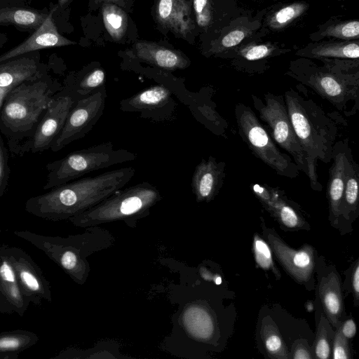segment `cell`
<instances>
[{"label":"cell","mask_w":359,"mask_h":359,"mask_svg":"<svg viewBox=\"0 0 359 359\" xmlns=\"http://www.w3.org/2000/svg\"><path fill=\"white\" fill-rule=\"evenodd\" d=\"M250 34V31L245 27H239L231 30L222 39L219 51L238 45Z\"/></svg>","instance_id":"38"},{"label":"cell","mask_w":359,"mask_h":359,"mask_svg":"<svg viewBox=\"0 0 359 359\" xmlns=\"http://www.w3.org/2000/svg\"><path fill=\"white\" fill-rule=\"evenodd\" d=\"M252 246L257 265L262 269L273 271L277 278L279 279L280 275L274 266L271 251L268 244L259 235H255Z\"/></svg>","instance_id":"32"},{"label":"cell","mask_w":359,"mask_h":359,"mask_svg":"<svg viewBox=\"0 0 359 359\" xmlns=\"http://www.w3.org/2000/svg\"><path fill=\"white\" fill-rule=\"evenodd\" d=\"M72 1L73 0H57V4H55V10L53 14L55 23L58 20L62 13L65 11Z\"/></svg>","instance_id":"41"},{"label":"cell","mask_w":359,"mask_h":359,"mask_svg":"<svg viewBox=\"0 0 359 359\" xmlns=\"http://www.w3.org/2000/svg\"><path fill=\"white\" fill-rule=\"evenodd\" d=\"M307 90L290 88L284 94L287 111L295 134L305 154L310 186L321 191L317 162H331L333 147L343 118L326 112L307 95Z\"/></svg>","instance_id":"1"},{"label":"cell","mask_w":359,"mask_h":359,"mask_svg":"<svg viewBox=\"0 0 359 359\" xmlns=\"http://www.w3.org/2000/svg\"><path fill=\"white\" fill-rule=\"evenodd\" d=\"M293 358L296 359H310L312 356L306 346L301 343L297 344L294 347Z\"/></svg>","instance_id":"42"},{"label":"cell","mask_w":359,"mask_h":359,"mask_svg":"<svg viewBox=\"0 0 359 359\" xmlns=\"http://www.w3.org/2000/svg\"><path fill=\"white\" fill-rule=\"evenodd\" d=\"M238 133L252 154L278 175L296 178L299 170L292 157L282 152L252 108L238 103L234 109Z\"/></svg>","instance_id":"6"},{"label":"cell","mask_w":359,"mask_h":359,"mask_svg":"<svg viewBox=\"0 0 359 359\" xmlns=\"http://www.w3.org/2000/svg\"><path fill=\"white\" fill-rule=\"evenodd\" d=\"M8 41V37L6 33L0 32V50L6 45Z\"/></svg>","instance_id":"45"},{"label":"cell","mask_w":359,"mask_h":359,"mask_svg":"<svg viewBox=\"0 0 359 359\" xmlns=\"http://www.w3.org/2000/svg\"><path fill=\"white\" fill-rule=\"evenodd\" d=\"M353 156L349 140L337 141L333 147L332 165L329 169L327 187L330 217L337 219L341 215L345 177L351 158Z\"/></svg>","instance_id":"14"},{"label":"cell","mask_w":359,"mask_h":359,"mask_svg":"<svg viewBox=\"0 0 359 359\" xmlns=\"http://www.w3.org/2000/svg\"><path fill=\"white\" fill-rule=\"evenodd\" d=\"M102 13L104 27L110 36L114 41L121 40L128 27V17L125 11L116 4L105 3L102 6Z\"/></svg>","instance_id":"26"},{"label":"cell","mask_w":359,"mask_h":359,"mask_svg":"<svg viewBox=\"0 0 359 359\" xmlns=\"http://www.w3.org/2000/svg\"><path fill=\"white\" fill-rule=\"evenodd\" d=\"M310 55L314 57H338L357 60L359 56L358 43V41H353L318 44L311 50Z\"/></svg>","instance_id":"29"},{"label":"cell","mask_w":359,"mask_h":359,"mask_svg":"<svg viewBox=\"0 0 359 359\" xmlns=\"http://www.w3.org/2000/svg\"><path fill=\"white\" fill-rule=\"evenodd\" d=\"M137 154L126 149H116L111 142H102L68 154L48 163L44 189H53L95 170L133 161Z\"/></svg>","instance_id":"5"},{"label":"cell","mask_w":359,"mask_h":359,"mask_svg":"<svg viewBox=\"0 0 359 359\" xmlns=\"http://www.w3.org/2000/svg\"><path fill=\"white\" fill-rule=\"evenodd\" d=\"M133 167L77 179L29 198V212L48 219L62 220L76 216L122 189L135 175Z\"/></svg>","instance_id":"2"},{"label":"cell","mask_w":359,"mask_h":359,"mask_svg":"<svg viewBox=\"0 0 359 359\" xmlns=\"http://www.w3.org/2000/svg\"><path fill=\"white\" fill-rule=\"evenodd\" d=\"M156 18L163 27L181 36H186L194 28L187 0H158Z\"/></svg>","instance_id":"18"},{"label":"cell","mask_w":359,"mask_h":359,"mask_svg":"<svg viewBox=\"0 0 359 359\" xmlns=\"http://www.w3.org/2000/svg\"><path fill=\"white\" fill-rule=\"evenodd\" d=\"M105 83V72L96 68L83 76L68 78L60 92L69 95L76 100L90 95Z\"/></svg>","instance_id":"24"},{"label":"cell","mask_w":359,"mask_h":359,"mask_svg":"<svg viewBox=\"0 0 359 359\" xmlns=\"http://www.w3.org/2000/svg\"><path fill=\"white\" fill-rule=\"evenodd\" d=\"M133 53L137 59L166 70L183 69L189 64L182 53L152 42L136 43Z\"/></svg>","instance_id":"19"},{"label":"cell","mask_w":359,"mask_h":359,"mask_svg":"<svg viewBox=\"0 0 359 359\" xmlns=\"http://www.w3.org/2000/svg\"><path fill=\"white\" fill-rule=\"evenodd\" d=\"M307 7L308 5L303 2H297L286 6L272 15L269 25L275 29H282L303 14Z\"/></svg>","instance_id":"31"},{"label":"cell","mask_w":359,"mask_h":359,"mask_svg":"<svg viewBox=\"0 0 359 359\" xmlns=\"http://www.w3.org/2000/svg\"><path fill=\"white\" fill-rule=\"evenodd\" d=\"M359 165L353 156L351 158L345 177L341 214L354 212L358 204Z\"/></svg>","instance_id":"27"},{"label":"cell","mask_w":359,"mask_h":359,"mask_svg":"<svg viewBox=\"0 0 359 359\" xmlns=\"http://www.w3.org/2000/svg\"><path fill=\"white\" fill-rule=\"evenodd\" d=\"M271 45L252 44L239 50V55L248 62L258 61L270 56L274 51Z\"/></svg>","instance_id":"34"},{"label":"cell","mask_w":359,"mask_h":359,"mask_svg":"<svg viewBox=\"0 0 359 359\" xmlns=\"http://www.w3.org/2000/svg\"><path fill=\"white\" fill-rule=\"evenodd\" d=\"M32 0H0V8H30Z\"/></svg>","instance_id":"40"},{"label":"cell","mask_w":359,"mask_h":359,"mask_svg":"<svg viewBox=\"0 0 359 359\" xmlns=\"http://www.w3.org/2000/svg\"><path fill=\"white\" fill-rule=\"evenodd\" d=\"M321 35L341 39H358L359 22L351 20L330 26L321 32Z\"/></svg>","instance_id":"33"},{"label":"cell","mask_w":359,"mask_h":359,"mask_svg":"<svg viewBox=\"0 0 359 359\" xmlns=\"http://www.w3.org/2000/svg\"><path fill=\"white\" fill-rule=\"evenodd\" d=\"M326 320L324 316H321V320L319 323L316 340L315 352L316 357L321 359H327L330 355V346L329 343L327 327L325 326Z\"/></svg>","instance_id":"35"},{"label":"cell","mask_w":359,"mask_h":359,"mask_svg":"<svg viewBox=\"0 0 359 359\" xmlns=\"http://www.w3.org/2000/svg\"><path fill=\"white\" fill-rule=\"evenodd\" d=\"M350 358V351L347 338L342 334L340 327H338L334 340L333 358L348 359Z\"/></svg>","instance_id":"39"},{"label":"cell","mask_w":359,"mask_h":359,"mask_svg":"<svg viewBox=\"0 0 359 359\" xmlns=\"http://www.w3.org/2000/svg\"><path fill=\"white\" fill-rule=\"evenodd\" d=\"M49 14V9L30 8H0V25L13 26L20 32H34Z\"/></svg>","instance_id":"20"},{"label":"cell","mask_w":359,"mask_h":359,"mask_svg":"<svg viewBox=\"0 0 359 359\" xmlns=\"http://www.w3.org/2000/svg\"><path fill=\"white\" fill-rule=\"evenodd\" d=\"M196 22L201 27L208 26L212 20L211 6L208 0H194Z\"/></svg>","instance_id":"37"},{"label":"cell","mask_w":359,"mask_h":359,"mask_svg":"<svg viewBox=\"0 0 359 359\" xmlns=\"http://www.w3.org/2000/svg\"><path fill=\"white\" fill-rule=\"evenodd\" d=\"M75 101L69 95L59 91L39 123L33 136L20 145L16 155L49 149L61 131Z\"/></svg>","instance_id":"10"},{"label":"cell","mask_w":359,"mask_h":359,"mask_svg":"<svg viewBox=\"0 0 359 359\" xmlns=\"http://www.w3.org/2000/svg\"><path fill=\"white\" fill-rule=\"evenodd\" d=\"M161 199L156 187L142 182L117 190L96 205L69 219L80 227L115 221H124L132 226L137 220L147 216L150 209Z\"/></svg>","instance_id":"4"},{"label":"cell","mask_w":359,"mask_h":359,"mask_svg":"<svg viewBox=\"0 0 359 359\" xmlns=\"http://www.w3.org/2000/svg\"><path fill=\"white\" fill-rule=\"evenodd\" d=\"M36 339L35 334L28 332L15 331L0 334V354L16 353L34 344Z\"/></svg>","instance_id":"30"},{"label":"cell","mask_w":359,"mask_h":359,"mask_svg":"<svg viewBox=\"0 0 359 359\" xmlns=\"http://www.w3.org/2000/svg\"><path fill=\"white\" fill-rule=\"evenodd\" d=\"M171 100L170 91L163 86L147 88L132 97L123 100L120 108L124 111H142L160 109Z\"/></svg>","instance_id":"22"},{"label":"cell","mask_w":359,"mask_h":359,"mask_svg":"<svg viewBox=\"0 0 359 359\" xmlns=\"http://www.w3.org/2000/svg\"><path fill=\"white\" fill-rule=\"evenodd\" d=\"M185 324L192 336L202 341L210 339L214 332L211 316L201 306H193L185 312Z\"/></svg>","instance_id":"25"},{"label":"cell","mask_w":359,"mask_h":359,"mask_svg":"<svg viewBox=\"0 0 359 359\" xmlns=\"http://www.w3.org/2000/svg\"><path fill=\"white\" fill-rule=\"evenodd\" d=\"M290 76L308 86L346 116H354L359 109L358 72L347 74L341 69L309 67L293 69Z\"/></svg>","instance_id":"7"},{"label":"cell","mask_w":359,"mask_h":359,"mask_svg":"<svg viewBox=\"0 0 359 359\" xmlns=\"http://www.w3.org/2000/svg\"><path fill=\"white\" fill-rule=\"evenodd\" d=\"M9 175L8 155L0 135V197L4 194L6 189Z\"/></svg>","instance_id":"36"},{"label":"cell","mask_w":359,"mask_h":359,"mask_svg":"<svg viewBox=\"0 0 359 359\" xmlns=\"http://www.w3.org/2000/svg\"><path fill=\"white\" fill-rule=\"evenodd\" d=\"M263 320L261 328V337L268 354L275 358L287 359L289 358L287 347L279 331L270 320Z\"/></svg>","instance_id":"28"},{"label":"cell","mask_w":359,"mask_h":359,"mask_svg":"<svg viewBox=\"0 0 359 359\" xmlns=\"http://www.w3.org/2000/svg\"><path fill=\"white\" fill-rule=\"evenodd\" d=\"M54 10L55 4L50 3L49 14L41 26L23 42L0 55V63L31 51L76 44L60 32L53 18Z\"/></svg>","instance_id":"15"},{"label":"cell","mask_w":359,"mask_h":359,"mask_svg":"<svg viewBox=\"0 0 359 359\" xmlns=\"http://www.w3.org/2000/svg\"><path fill=\"white\" fill-rule=\"evenodd\" d=\"M269 243L285 269L297 281L310 280L314 267L313 249L310 245L295 250L287 245L276 233L265 228Z\"/></svg>","instance_id":"13"},{"label":"cell","mask_w":359,"mask_h":359,"mask_svg":"<svg viewBox=\"0 0 359 359\" xmlns=\"http://www.w3.org/2000/svg\"><path fill=\"white\" fill-rule=\"evenodd\" d=\"M340 328L342 334L347 339L353 337L356 332L355 324L353 320H346Z\"/></svg>","instance_id":"43"},{"label":"cell","mask_w":359,"mask_h":359,"mask_svg":"<svg viewBox=\"0 0 359 359\" xmlns=\"http://www.w3.org/2000/svg\"><path fill=\"white\" fill-rule=\"evenodd\" d=\"M226 177V163L210 156L196 166L191 189L198 202H210L219 194Z\"/></svg>","instance_id":"17"},{"label":"cell","mask_w":359,"mask_h":359,"mask_svg":"<svg viewBox=\"0 0 359 359\" xmlns=\"http://www.w3.org/2000/svg\"><path fill=\"white\" fill-rule=\"evenodd\" d=\"M250 189L264 208L282 224L290 229L302 227L304 221L285 192L267 184H251Z\"/></svg>","instance_id":"16"},{"label":"cell","mask_w":359,"mask_h":359,"mask_svg":"<svg viewBox=\"0 0 359 359\" xmlns=\"http://www.w3.org/2000/svg\"><path fill=\"white\" fill-rule=\"evenodd\" d=\"M106 3H111L116 4L118 6H125L126 0H102Z\"/></svg>","instance_id":"46"},{"label":"cell","mask_w":359,"mask_h":359,"mask_svg":"<svg viewBox=\"0 0 359 359\" xmlns=\"http://www.w3.org/2000/svg\"><path fill=\"white\" fill-rule=\"evenodd\" d=\"M0 284L2 293L11 309L20 314L27 309L29 301L18 283L15 269L6 255L0 250Z\"/></svg>","instance_id":"21"},{"label":"cell","mask_w":359,"mask_h":359,"mask_svg":"<svg viewBox=\"0 0 359 359\" xmlns=\"http://www.w3.org/2000/svg\"><path fill=\"white\" fill-rule=\"evenodd\" d=\"M352 286L355 293V299L358 298L359 294V266L358 264L355 265V268L353 273Z\"/></svg>","instance_id":"44"},{"label":"cell","mask_w":359,"mask_h":359,"mask_svg":"<svg viewBox=\"0 0 359 359\" xmlns=\"http://www.w3.org/2000/svg\"><path fill=\"white\" fill-rule=\"evenodd\" d=\"M50 62L41 60L40 50L31 51L0 63V109L8 93L20 84L50 73Z\"/></svg>","instance_id":"11"},{"label":"cell","mask_w":359,"mask_h":359,"mask_svg":"<svg viewBox=\"0 0 359 359\" xmlns=\"http://www.w3.org/2000/svg\"><path fill=\"white\" fill-rule=\"evenodd\" d=\"M62 86L49 74L25 81L10 91L0 109V131L11 151L30 139L55 95Z\"/></svg>","instance_id":"3"},{"label":"cell","mask_w":359,"mask_h":359,"mask_svg":"<svg viewBox=\"0 0 359 359\" xmlns=\"http://www.w3.org/2000/svg\"><path fill=\"white\" fill-rule=\"evenodd\" d=\"M106 98L107 92L103 86L90 95L76 100L50 149L58 151L74 141L84 137L103 114Z\"/></svg>","instance_id":"9"},{"label":"cell","mask_w":359,"mask_h":359,"mask_svg":"<svg viewBox=\"0 0 359 359\" xmlns=\"http://www.w3.org/2000/svg\"><path fill=\"white\" fill-rule=\"evenodd\" d=\"M319 294L328 320L332 325L339 327L343 311V300L339 280L335 273H332L322 279Z\"/></svg>","instance_id":"23"},{"label":"cell","mask_w":359,"mask_h":359,"mask_svg":"<svg viewBox=\"0 0 359 359\" xmlns=\"http://www.w3.org/2000/svg\"><path fill=\"white\" fill-rule=\"evenodd\" d=\"M263 97L264 101L258 96L251 95L253 107L259 114L258 118L265 123L275 143L292 156L299 171L304 172L307 176L305 154L289 117L284 96L268 92Z\"/></svg>","instance_id":"8"},{"label":"cell","mask_w":359,"mask_h":359,"mask_svg":"<svg viewBox=\"0 0 359 359\" xmlns=\"http://www.w3.org/2000/svg\"><path fill=\"white\" fill-rule=\"evenodd\" d=\"M1 297H4V296L3 293H2V290H1V284H0V299H1ZM4 298H5V297H4Z\"/></svg>","instance_id":"47"},{"label":"cell","mask_w":359,"mask_h":359,"mask_svg":"<svg viewBox=\"0 0 359 359\" xmlns=\"http://www.w3.org/2000/svg\"><path fill=\"white\" fill-rule=\"evenodd\" d=\"M8 257L16 273L20 288L29 302L40 303L41 299L50 300L49 285L40 269L23 252L16 248L2 251Z\"/></svg>","instance_id":"12"}]
</instances>
